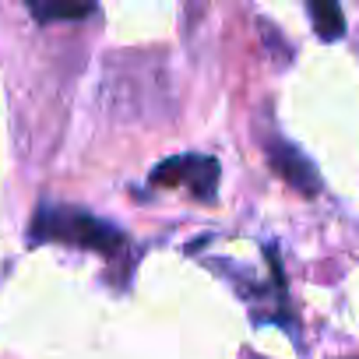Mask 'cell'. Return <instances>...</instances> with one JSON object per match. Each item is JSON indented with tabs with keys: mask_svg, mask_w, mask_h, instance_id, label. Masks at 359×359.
<instances>
[{
	"mask_svg": "<svg viewBox=\"0 0 359 359\" xmlns=\"http://www.w3.org/2000/svg\"><path fill=\"white\" fill-rule=\"evenodd\" d=\"M32 240L43 243H67V247H85L95 254H120L123 250V233L113 229V222H102L88 212L78 208H43L32 222Z\"/></svg>",
	"mask_w": 359,
	"mask_h": 359,
	"instance_id": "obj_1",
	"label": "cell"
},
{
	"mask_svg": "<svg viewBox=\"0 0 359 359\" xmlns=\"http://www.w3.org/2000/svg\"><path fill=\"white\" fill-rule=\"evenodd\" d=\"M155 187H187L198 201H215L219 194V162L208 155H176L151 169Z\"/></svg>",
	"mask_w": 359,
	"mask_h": 359,
	"instance_id": "obj_2",
	"label": "cell"
},
{
	"mask_svg": "<svg viewBox=\"0 0 359 359\" xmlns=\"http://www.w3.org/2000/svg\"><path fill=\"white\" fill-rule=\"evenodd\" d=\"M268 158H271L275 172L285 180L289 187H296L299 194H317V191H320V180H317L313 165H310L292 144H285L282 137H271V141H268Z\"/></svg>",
	"mask_w": 359,
	"mask_h": 359,
	"instance_id": "obj_3",
	"label": "cell"
},
{
	"mask_svg": "<svg viewBox=\"0 0 359 359\" xmlns=\"http://www.w3.org/2000/svg\"><path fill=\"white\" fill-rule=\"evenodd\" d=\"M25 8L36 22L53 25V22H81L95 11V0H25Z\"/></svg>",
	"mask_w": 359,
	"mask_h": 359,
	"instance_id": "obj_4",
	"label": "cell"
},
{
	"mask_svg": "<svg viewBox=\"0 0 359 359\" xmlns=\"http://www.w3.org/2000/svg\"><path fill=\"white\" fill-rule=\"evenodd\" d=\"M310 8V22H313V32L324 39V43H334L345 36V15L338 8V0H306Z\"/></svg>",
	"mask_w": 359,
	"mask_h": 359,
	"instance_id": "obj_5",
	"label": "cell"
}]
</instances>
